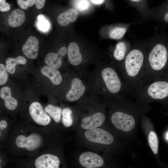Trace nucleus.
<instances>
[{"label": "nucleus", "instance_id": "obj_14", "mask_svg": "<svg viewBox=\"0 0 168 168\" xmlns=\"http://www.w3.org/2000/svg\"><path fill=\"white\" fill-rule=\"evenodd\" d=\"M0 97L4 100V105L7 110L13 111L16 109L18 101L12 96V91L9 86H5L0 88Z\"/></svg>", "mask_w": 168, "mask_h": 168}, {"label": "nucleus", "instance_id": "obj_3", "mask_svg": "<svg viewBox=\"0 0 168 168\" xmlns=\"http://www.w3.org/2000/svg\"><path fill=\"white\" fill-rule=\"evenodd\" d=\"M167 58V52L165 46L161 44L156 45L148 57V66L145 71L144 83L160 77V72L165 66Z\"/></svg>", "mask_w": 168, "mask_h": 168}, {"label": "nucleus", "instance_id": "obj_33", "mask_svg": "<svg viewBox=\"0 0 168 168\" xmlns=\"http://www.w3.org/2000/svg\"><path fill=\"white\" fill-rule=\"evenodd\" d=\"M164 19L165 21L168 23V12L165 15L164 17Z\"/></svg>", "mask_w": 168, "mask_h": 168}, {"label": "nucleus", "instance_id": "obj_24", "mask_svg": "<svg viewBox=\"0 0 168 168\" xmlns=\"http://www.w3.org/2000/svg\"><path fill=\"white\" fill-rule=\"evenodd\" d=\"M37 26L40 30L46 31L48 30L50 27L49 21L42 15H40L38 17Z\"/></svg>", "mask_w": 168, "mask_h": 168}, {"label": "nucleus", "instance_id": "obj_29", "mask_svg": "<svg viewBox=\"0 0 168 168\" xmlns=\"http://www.w3.org/2000/svg\"><path fill=\"white\" fill-rule=\"evenodd\" d=\"M8 124L7 121L4 119L0 121V138L3 135V132L6 130L8 127Z\"/></svg>", "mask_w": 168, "mask_h": 168}, {"label": "nucleus", "instance_id": "obj_2", "mask_svg": "<svg viewBox=\"0 0 168 168\" xmlns=\"http://www.w3.org/2000/svg\"><path fill=\"white\" fill-rule=\"evenodd\" d=\"M20 129L14 136L13 145L17 150L27 153L37 152L45 142L44 133L42 131L34 129Z\"/></svg>", "mask_w": 168, "mask_h": 168}, {"label": "nucleus", "instance_id": "obj_6", "mask_svg": "<svg viewBox=\"0 0 168 168\" xmlns=\"http://www.w3.org/2000/svg\"><path fill=\"white\" fill-rule=\"evenodd\" d=\"M112 124L117 129L125 132L132 130L135 124V119L131 114L117 111L114 112L111 117Z\"/></svg>", "mask_w": 168, "mask_h": 168}, {"label": "nucleus", "instance_id": "obj_18", "mask_svg": "<svg viewBox=\"0 0 168 168\" xmlns=\"http://www.w3.org/2000/svg\"><path fill=\"white\" fill-rule=\"evenodd\" d=\"M78 16V13L75 9H69L58 16L57 21L61 26H65L70 23L75 21L77 19Z\"/></svg>", "mask_w": 168, "mask_h": 168}, {"label": "nucleus", "instance_id": "obj_20", "mask_svg": "<svg viewBox=\"0 0 168 168\" xmlns=\"http://www.w3.org/2000/svg\"><path fill=\"white\" fill-rule=\"evenodd\" d=\"M45 111L56 123H59L61 119V108L57 106L48 104L44 108Z\"/></svg>", "mask_w": 168, "mask_h": 168}, {"label": "nucleus", "instance_id": "obj_23", "mask_svg": "<svg viewBox=\"0 0 168 168\" xmlns=\"http://www.w3.org/2000/svg\"><path fill=\"white\" fill-rule=\"evenodd\" d=\"M148 142L153 153L157 154L158 152V141L156 133L153 131H151L148 136Z\"/></svg>", "mask_w": 168, "mask_h": 168}, {"label": "nucleus", "instance_id": "obj_28", "mask_svg": "<svg viewBox=\"0 0 168 168\" xmlns=\"http://www.w3.org/2000/svg\"><path fill=\"white\" fill-rule=\"evenodd\" d=\"M17 3L20 7L24 9H26L28 7L32 6L35 4L36 0H17Z\"/></svg>", "mask_w": 168, "mask_h": 168}, {"label": "nucleus", "instance_id": "obj_31", "mask_svg": "<svg viewBox=\"0 0 168 168\" xmlns=\"http://www.w3.org/2000/svg\"><path fill=\"white\" fill-rule=\"evenodd\" d=\"M45 2V0H36L35 4L36 8L39 9H42L44 7Z\"/></svg>", "mask_w": 168, "mask_h": 168}, {"label": "nucleus", "instance_id": "obj_35", "mask_svg": "<svg viewBox=\"0 0 168 168\" xmlns=\"http://www.w3.org/2000/svg\"><path fill=\"white\" fill-rule=\"evenodd\" d=\"M131 1H133V2H138L140 1V0H131Z\"/></svg>", "mask_w": 168, "mask_h": 168}, {"label": "nucleus", "instance_id": "obj_13", "mask_svg": "<svg viewBox=\"0 0 168 168\" xmlns=\"http://www.w3.org/2000/svg\"><path fill=\"white\" fill-rule=\"evenodd\" d=\"M67 51L66 47H62L57 53L47 54L45 57L44 62L47 65L55 69L59 68L62 65V58Z\"/></svg>", "mask_w": 168, "mask_h": 168}, {"label": "nucleus", "instance_id": "obj_32", "mask_svg": "<svg viewBox=\"0 0 168 168\" xmlns=\"http://www.w3.org/2000/svg\"><path fill=\"white\" fill-rule=\"evenodd\" d=\"M90 1H91V2H92L93 3L95 4H100L103 3L105 1L104 0H90Z\"/></svg>", "mask_w": 168, "mask_h": 168}, {"label": "nucleus", "instance_id": "obj_21", "mask_svg": "<svg viewBox=\"0 0 168 168\" xmlns=\"http://www.w3.org/2000/svg\"><path fill=\"white\" fill-rule=\"evenodd\" d=\"M72 113V110L69 108H64L62 110L61 120L63 126L65 128H69L73 124Z\"/></svg>", "mask_w": 168, "mask_h": 168}, {"label": "nucleus", "instance_id": "obj_9", "mask_svg": "<svg viewBox=\"0 0 168 168\" xmlns=\"http://www.w3.org/2000/svg\"><path fill=\"white\" fill-rule=\"evenodd\" d=\"M84 136L90 142L105 145L111 144L114 139L110 133L99 128L86 131L84 133Z\"/></svg>", "mask_w": 168, "mask_h": 168}, {"label": "nucleus", "instance_id": "obj_15", "mask_svg": "<svg viewBox=\"0 0 168 168\" xmlns=\"http://www.w3.org/2000/svg\"><path fill=\"white\" fill-rule=\"evenodd\" d=\"M41 74L48 78L54 85L60 84L62 80V76L59 71L48 65L43 66L40 69Z\"/></svg>", "mask_w": 168, "mask_h": 168}, {"label": "nucleus", "instance_id": "obj_12", "mask_svg": "<svg viewBox=\"0 0 168 168\" xmlns=\"http://www.w3.org/2000/svg\"><path fill=\"white\" fill-rule=\"evenodd\" d=\"M38 39L34 36H30L22 47L23 54L28 58H35L38 54Z\"/></svg>", "mask_w": 168, "mask_h": 168}, {"label": "nucleus", "instance_id": "obj_27", "mask_svg": "<svg viewBox=\"0 0 168 168\" xmlns=\"http://www.w3.org/2000/svg\"><path fill=\"white\" fill-rule=\"evenodd\" d=\"M9 77L6 66L2 64H0V85L2 86L7 82Z\"/></svg>", "mask_w": 168, "mask_h": 168}, {"label": "nucleus", "instance_id": "obj_25", "mask_svg": "<svg viewBox=\"0 0 168 168\" xmlns=\"http://www.w3.org/2000/svg\"><path fill=\"white\" fill-rule=\"evenodd\" d=\"M126 31V30L124 28L117 27L110 31L109 36L113 39H119L124 36Z\"/></svg>", "mask_w": 168, "mask_h": 168}, {"label": "nucleus", "instance_id": "obj_8", "mask_svg": "<svg viewBox=\"0 0 168 168\" xmlns=\"http://www.w3.org/2000/svg\"><path fill=\"white\" fill-rule=\"evenodd\" d=\"M78 168H104L105 161L99 154L91 152L82 153L78 160Z\"/></svg>", "mask_w": 168, "mask_h": 168}, {"label": "nucleus", "instance_id": "obj_10", "mask_svg": "<svg viewBox=\"0 0 168 168\" xmlns=\"http://www.w3.org/2000/svg\"><path fill=\"white\" fill-rule=\"evenodd\" d=\"M105 118V116L103 113H96L83 118L80 123V127L86 131L98 128L104 123Z\"/></svg>", "mask_w": 168, "mask_h": 168}, {"label": "nucleus", "instance_id": "obj_4", "mask_svg": "<svg viewBox=\"0 0 168 168\" xmlns=\"http://www.w3.org/2000/svg\"><path fill=\"white\" fill-rule=\"evenodd\" d=\"M101 75L108 92L112 95L121 94L124 97H130L128 90L116 71L110 67L104 69Z\"/></svg>", "mask_w": 168, "mask_h": 168}, {"label": "nucleus", "instance_id": "obj_1", "mask_svg": "<svg viewBox=\"0 0 168 168\" xmlns=\"http://www.w3.org/2000/svg\"><path fill=\"white\" fill-rule=\"evenodd\" d=\"M144 56L138 49H133L127 55L124 61L123 77L130 96L136 98L143 86L145 74L143 68Z\"/></svg>", "mask_w": 168, "mask_h": 168}, {"label": "nucleus", "instance_id": "obj_19", "mask_svg": "<svg viewBox=\"0 0 168 168\" xmlns=\"http://www.w3.org/2000/svg\"><path fill=\"white\" fill-rule=\"evenodd\" d=\"M26 63V59L21 56H19L16 58H8L6 60V68L8 72L12 74L15 72L16 67L17 64H25Z\"/></svg>", "mask_w": 168, "mask_h": 168}, {"label": "nucleus", "instance_id": "obj_16", "mask_svg": "<svg viewBox=\"0 0 168 168\" xmlns=\"http://www.w3.org/2000/svg\"><path fill=\"white\" fill-rule=\"evenodd\" d=\"M67 52L68 59L70 63L76 66L81 63L82 60V57L76 43L72 42L69 44Z\"/></svg>", "mask_w": 168, "mask_h": 168}, {"label": "nucleus", "instance_id": "obj_5", "mask_svg": "<svg viewBox=\"0 0 168 168\" xmlns=\"http://www.w3.org/2000/svg\"><path fill=\"white\" fill-rule=\"evenodd\" d=\"M27 168H66L63 160L56 154L49 152L36 156L30 163L25 164Z\"/></svg>", "mask_w": 168, "mask_h": 168}, {"label": "nucleus", "instance_id": "obj_11", "mask_svg": "<svg viewBox=\"0 0 168 168\" xmlns=\"http://www.w3.org/2000/svg\"><path fill=\"white\" fill-rule=\"evenodd\" d=\"M85 90V86L80 79L73 78L71 82V88L66 95V98L70 101H75L83 95Z\"/></svg>", "mask_w": 168, "mask_h": 168}, {"label": "nucleus", "instance_id": "obj_36", "mask_svg": "<svg viewBox=\"0 0 168 168\" xmlns=\"http://www.w3.org/2000/svg\"><path fill=\"white\" fill-rule=\"evenodd\" d=\"M23 168H26V167H23Z\"/></svg>", "mask_w": 168, "mask_h": 168}, {"label": "nucleus", "instance_id": "obj_17", "mask_svg": "<svg viewBox=\"0 0 168 168\" xmlns=\"http://www.w3.org/2000/svg\"><path fill=\"white\" fill-rule=\"evenodd\" d=\"M26 16L21 9H16L13 11L8 16V23L13 27H17L22 25L25 21Z\"/></svg>", "mask_w": 168, "mask_h": 168}, {"label": "nucleus", "instance_id": "obj_7", "mask_svg": "<svg viewBox=\"0 0 168 168\" xmlns=\"http://www.w3.org/2000/svg\"><path fill=\"white\" fill-rule=\"evenodd\" d=\"M28 111L31 119L37 124L42 127L48 126L51 122V118L45 111L41 104L34 101L30 104Z\"/></svg>", "mask_w": 168, "mask_h": 168}, {"label": "nucleus", "instance_id": "obj_34", "mask_svg": "<svg viewBox=\"0 0 168 168\" xmlns=\"http://www.w3.org/2000/svg\"><path fill=\"white\" fill-rule=\"evenodd\" d=\"M166 139L168 140V132L166 134Z\"/></svg>", "mask_w": 168, "mask_h": 168}, {"label": "nucleus", "instance_id": "obj_30", "mask_svg": "<svg viewBox=\"0 0 168 168\" xmlns=\"http://www.w3.org/2000/svg\"><path fill=\"white\" fill-rule=\"evenodd\" d=\"M9 4L5 0H0V10L2 12H7L10 9Z\"/></svg>", "mask_w": 168, "mask_h": 168}, {"label": "nucleus", "instance_id": "obj_26", "mask_svg": "<svg viewBox=\"0 0 168 168\" xmlns=\"http://www.w3.org/2000/svg\"><path fill=\"white\" fill-rule=\"evenodd\" d=\"M73 1L75 7L80 12L86 11L90 6V3L88 0H75Z\"/></svg>", "mask_w": 168, "mask_h": 168}, {"label": "nucleus", "instance_id": "obj_22", "mask_svg": "<svg viewBox=\"0 0 168 168\" xmlns=\"http://www.w3.org/2000/svg\"><path fill=\"white\" fill-rule=\"evenodd\" d=\"M126 52V46L123 42H120L117 44L114 52V56L117 60L121 61L124 59Z\"/></svg>", "mask_w": 168, "mask_h": 168}]
</instances>
